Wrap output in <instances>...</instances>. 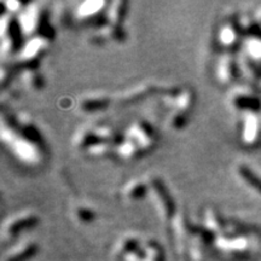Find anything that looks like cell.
I'll return each instance as SVG.
<instances>
[{"mask_svg":"<svg viewBox=\"0 0 261 261\" xmlns=\"http://www.w3.org/2000/svg\"><path fill=\"white\" fill-rule=\"evenodd\" d=\"M231 104L241 112L256 113L261 109V98L248 87H242L231 94Z\"/></svg>","mask_w":261,"mask_h":261,"instance_id":"obj_1","label":"cell"},{"mask_svg":"<svg viewBox=\"0 0 261 261\" xmlns=\"http://www.w3.org/2000/svg\"><path fill=\"white\" fill-rule=\"evenodd\" d=\"M154 130L145 122H137L129 127L126 139L130 140L139 150L146 151L154 146L155 137Z\"/></svg>","mask_w":261,"mask_h":261,"instance_id":"obj_2","label":"cell"},{"mask_svg":"<svg viewBox=\"0 0 261 261\" xmlns=\"http://www.w3.org/2000/svg\"><path fill=\"white\" fill-rule=\"evenodd\" d=\"M149 191L159 213L166 218L172 217L173 212H174L173 202L171 200V196L168 195L167 190H166V188L162 185V182L152 179L149 182Z\"/></svg>","mask_w":261,"mask_h":261,"instance_id":"obj_3","label":"cell"},{"mask_svg":"<svg viewBox=\"0 0 261 261\" xmlns=\"http://www.w3.org/2000/svg\"><path fill=\"white\" fill-rule=\"evenodd\" d=\"M42 19V10L40 5L37 3L28 5L27 8L22 10V14L19 16L18 25L21 31L25 34H33L39 29V25Z\"/></svg>","mask_w":261,"mask_h":261,"instance_id":"obj_4","label":"cell"},{"mask_svg":"<svg viewBox=\"0 0 261 261\" xmlns=\"http://www.w3.org/2000/svg\"><path fill=\"white\" fill-rule=\"evenodd\" d=\"M217 247L221 252L231 254V255H243L248 250V240L244 236H237V234H231V236H221L217 240Z\"/></svg>","mask_w":261,"mask_h":261,"instance_id":"obj_5","label":"cell"},{"mask_svg":"<svg viewBox=\"0 0 261 261\" xmlns=\"http://www.w3.org/2000/svg\"><path fill=\"white\" fill-rule=\"evenodd\" d=\"M261 135V121L256 113H246L243 120L242 140L244 144H256Z\"/></svg>","mask_w":261,"mask_h":261,"instance_id":"obj_6","label":"cell"},{"mask_svg":"<svg viewBox=\"0 0 261 261\" xmlns=\"http://www.w3.org/2000/svg\"><path fill=\"white\" fill-rule=\"evenodd\" d=\"M37 224V218L32 214H18L16 217L11 218L8 223L4 225L3 228V234L4 237L12 238L17 236L19 232L25 230V228H31L33 225Z\"/></svg>","mask_w":261,"mask_h":261,"instance_id":"obj_7","label":"cell"},{"mask_svg":"<svg viewBox=\"0 0 261 261\" xmlns=\"http://www.w3.org/2000/svg\"><path fill=\"white\" fill-rule=\"evenodd\" d=\"M11 142L14 151L17 154L18 158L24 160V161L37 162L39 158H40V150L38 149L37 144L32 142L31 139L19 137L17 139H11Z\"/></svg>","mask_w":261,"mask_h":261,"instance_id":"obj_8","label":"cell"},{"mask_svg":"<svg viewBox=\"0 0 261 261\" xmlns=\"http://www.w3.org/2000/svg\"><path fill=\"white\" fill-rule=\"evenodd\" d=\"M208 243H210V232L208 231H196L192 233L190 242H189L191 259L194 261H201L203 259Z\"/></svg>","mask_w":261,"mask_h":261,"instance_id":"obj_9","label":"cell"},{"mask_svg":"<svg viewBox=\"0 0 261 261\" xmlns=\"http://www.w3.org/2000/svg\"><path fill=\"white\" fill-rule=\"evenodd\" d=\"M48 46L47 38L44 37H35L32 38L27 44L24 45V47L21 51V60L23 61H33L37 60L38 57H40L44 54Z\"/></svg>","mask_w":261,"mask_h":261,"instance_id":"obj_10","label":"cell"},{"mask_svg":"<svg viewBox=\"0 0 261 261\" xmlns=\"http://www.w3.org/2000/svg\"><path fill=\"white\" fill-rule=\"evenodd\" d=\"M238 71V63L230 54L224 55L218 64V77L223 84L232 83Z\"/></svg>","mask_w":261,"mask_h":261,"instance_id":"obj_11","label":"cell"},{"mask_svg":"<svg viewBox=\"0 0 261 261\" xmlns=\"http://www.w3.org/2000/svg\"><path fill=\"white\" fill-rule=\"evenodd\" d=\"M237 23H233V22H230V23H226L221 28L219 40L224 47L231 48L234 47L240 42L241 38V32L242 29Z\"/></svg>","mask_w":261,"mask_h":261,"instance_id":"obj_12","label":"cell"},{"mask_svg":"<svg viewBox=\"0 0 261 261\" xmlns=\"http://www.w3.org/2000/svg\"><path fill=\"white\" fill-rule=\"evenodd\" d=\"M37 253V246L34 243H22L12 248L5 256V261H25Z\"/></svg>","mask_w":261,"mask_h":261,"instance_id":"obj_13","label":"cell"},{"mask_svg":"<svg viewBox=\"0 0 261 261\" xmlns=\"http://www.w3.org/2000/svg\"><path fill=\"white\" fill-rule=\"evenodd\" d=\"M107 4L104 2H85L79 6L76 15L79 18L90 19L96 15H99L104 6Z\"/></svg>","mask_w":261,"mask_h":261,"instance_id":"obj_14","label":"cell"},{"mask_svg":"<svg viewBox=\"0 0 261 261\" xmlns=\"http://www.w3.org/2000/svg\"><path fill=\"white\" fill-rule=\"evenodd\" d=\"M246 56L255 63H261V37L259 34H252L246 40Z\"/></svg>","mask_w":261,"mask_h":261,"instance_id":"obj_15","label":"cell"},{"mask_svg":"<svg viewBox=\"0 0 261 261\" xmlns=\"http://www.w3.org/2000/svg\"><path fill=\"white\" fill-rule=\"evenodd\" d=\"M237 174L244 182H247V185H249L250 188L261 194V178L257 177L255 172L248 168L247 166L241 165L237 168Z\"/></svg>","mask_w":261,"mask_h":261,"instance_id":"obj_16","label":"cell"},{"mask_svg":"<svg viewBox=\"0 0 261 261\" xmlns=\"http://www.w3.org/2000/svg\"><path fill=\"white\" fill-rule=\"evenodd\" d=\"M127 10V3L123 2H115L110 5L109 10H108V19H109L110 24L117 25L119 27L121 24L126 16Z\"/></svg>","mask_w":261,"mask_h":261,"instance_id":"obj_17","label":"cell"},{"mask_svg":"<svg viewBox=\"0 0 261 261\" xmlns=\"http://www.w3.org/2000/svg\"><path fill=\"white\" fill-rule=\"evenodd\" d=\"M172 98V104L175 106V108L179 110L180 113L188 112L190 109L192 103H194V99H192V93L191 91L189 90H182L180 92H173Z\"/></svg>","mask_w":261,"mask_h":261,"instance_id":"obj_18","label":"cell"},{"mask_svg":"<svg viewBox=\"0 0 261 261\" xmlns=\"http://www.w3.org/2000/svg\"><path fill=\"white\" fill-rule=\"evenodd\" d=\"M173 230H174L175 232V237H177L178 243L184 244L187 241H190L192 232L190 231V227H189L188 221L182 217L175 218L174 223H173Z\"/></svg>","mask_w":261,"mask_h":261,"instance_id":"obj_19","label":"cell"},{"mask_svg":"<svg viewBox=\"0 0 261 261\" xmlns=\"http://www.w3.org/2000/svg\"><path fill=\"white\" fill-rule=\"evenodd\" d=\"M205 231L210 233H220L224 228L223 219L217 211L211 210L205 213Z\"/></svg>","mask_w":261,"mask_h":261,"instance_id":"obj_20","label":"cell"},{"mask_svg":"<svg viewBox=\"0 0 261 261\" xmlns=\"http://www.w3.org/2000/svg\"><path fill=\"white\" fill-rule=\"evenodd\" d=\"M148 187L143 181L139 180H132L126 185L123 194L128 200H139L143 196L145 195Z\"/></svg>","mask_w":261,"mask_h":261,"instance_id":"obj_21","label":"cell"},{"mask_svg":"<svg viewBox=\"0 0 261 261\" xmlns=\"http://www.w3.org/2000/svg\"><path fill=\"white\" fill-rule=\"evenodd\" d=\"M139 247V242L133 237H126L123 238L122 241H120L119 244L116 247V253L119 254L121 257H125L127 254L132 253L133 250L138 249Z\"/></svg>","mask_w":261,"mask_h":261,"instance_id":"obj_22","label":"cell"},{"mask_svg":"<svg viewBox=\"0 0 261 261\" xmlns=\"http://www.w3.org/2000/svg\"><path fill=\"white\" fill-rule=\"evenodd\" d=\"M145 260L144 261H165V255L161 247L156 243H148L144 247Z\"/></svg>","mask_w":261,"mask_h":261,"instance_id":"obj_23","label":"cell"},{"mask_svg":"<svg viewBox=\"0 0 261 261\" xmlns=\"http://www.w3.org/2000/svg\"><path fill=\"white\" fill-rule=\"evenodd\" d=\"M107 104V99L102 97H87L81 102V108L86 112H92V110H98L100 108H104Z\"/></svg>","mask_w":261,"mask_h":261,"instance_id":"obj_24","label":"cell"},{"mask_svg":"<svg viewBox=\"0 0 261 261\" xmlns=\"http://www.w3.org/2000/svg\"><path fill=\"white\" fill-rule=\"evenodd\" d=\"M23 81L29 89L33 90H39L42 86L40 74L35 70H25L23 74Z\"/></svg>","mask_w":261,"mask_h":261,"instance_id":"obj_25","label":"cell"},{"mask_svg":"<svg viewBox=\"0 0 261 261\" xmlns=\"http://www.w3.org/2000/svg\"><path fill=\"white\" fill-rule=\"evenodd\" d=\"M168 123L172 128H180L185 125V117L182 116V114H174L169 117Z\"/></svg>","mask_w":261,"mask_h":261,"instance_id":"obj_26","label":"cell"},{"mask_svg":"<svg viewBox=\"0 0 261 261\" xmlns=\"http://www.w3.org/2000/svg\"><path fill=\"white\" fill-rule=\"evenodd\" d=\"M77 217H79L80 219H83L84 221L90 220L91 218H92V212L87 210V208H79V210H77Z\"/></svg>","mask_w":261,"mask_h":261,"instance_id":"obj_27","label":"cell"},{"mask_svg":"<svg viewBox=\"0 0 261 261\" xmlns=\"http://www.w3.org/2000/svg\"><path fill=\"white\" fill-rule=\"evenodd\" d=\"M259 21L261 22V14H260V16H259Z\"/></svg>","mask_w":261,"mask_h":261,"instance_id":"obj_28","label":"cell"}]
</instances>
